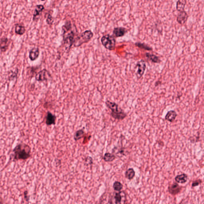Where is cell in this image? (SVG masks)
Segmentation results:
<instances>
[{
    "label": "cell",
    "instance_id": "6da1fadb",
    "mask_svg": "<svg viewBox=\"0 0 204 204\" xmlns=\"http://www.w3.org/2000/svg\"><path fill=\"white\" fill-rule=\"evenodd\" d=\"M63 41L66 50H69L73 45L77 31L76 26H73L70 21L66 22L62 26Z\"/></svg>",
    "mask_w": 204,
    "mask_h": 204
},
{
    "label": "cell",
    "instance_id": "7a4b0ae2",
    "mask_svg": "<svg viewBox=\"0 0 204 204\" xmlns=\"http://www.w3.org/2000/svg\"><path fill=\"white\" fill-rule=\"evenodd\" d=\"M13 159L14 160H26L31 157V148L24 143L18 144L14 149Z\"/></svg>",
    "mask_w": 204,
    "mask_h": 204
},
{
    "label": "cell",
    "instance_id": "3957f363",
    "mask_svg": "<svg viewBox=\"0 0 204 204\" xmlns=\"http://www.w3.org/2000/svg\"><path fill=\"white\" fill-rule=\"evenodd\" d=\"M105 104L107 107L111 110V115L115 119L123 120L127 116L124 111L119 108L118 105L115 102L108 100L105 102Z\"/></svg>",
    "mask_w": 204,
    "mask_h": 204
},
{
    "label": "cell",
    "instance_id": "277c9868",
    "mask_svg": "<svg viewBox=\"0 0 204 204\" xmlns=\"http://www.w3.org/2000/svg\"><path fill=\"white\" fill-rule=\"evenodd\" d=\"M93 36V33L91 30H87L79 35H77L75 39L73 45L75 47L80 46L83 44L87 43Z\"/></svg>",
    "mask_w": 204,
    "mask_h": 204
},
{
    "label": "cell",
    "instance_id": "5b68a950",
    "mask_svg": "<svg viewBox=\"0 0 204 204\" xmlns=\"http://www.w3.org/2000/svg\"><path fill=\"white\" fill-rule=\"evenodd\" d=\"M101 42L102 45L107 50L111 51L115 50L116 41L113 35L106 34L103 36L101 39Z\"/></svg>",
    "mask_w": 204,
    "mask_h": 204
},
{
    "label": "cell",
    "instance_id": "8992f818",
    "mask_svg": "<svg viewBox=\"0 0 204 204\" xmlns=\"http://www.w3.org/2000/svg\"><path fill=\"white\" fill-rule=\"evenodd\" d=\"M50 77H51V75L49 71L46 69H44L36 74L35 79L38 81H46Z\"/></svg>",
    "mask_w": 204,
    "mask_h": 204
},
{
    "label": "cell",
    "instance_id": "52a82bcc",
    "mask_svg": "<svg viewBox=\"0 0 204 204\" xmlns=\"http://www.w3.org/2000/svg\"><path fill=\"white\" fill-rule=\"evenodd\" d=\"M136 68H137V71L136 73V76L138 78H141L143 76L146 69V65L145 61L142 60L138 61L136 64Z\"/></svg>",
    "mask_w": 204,
    "mask_h": 204
},
{
    "label": "cell",
    "instance_id": "ba28073f",
    "mask_svg": "<svg viewBox=\"0 0 204 204\" xmlns=\"http://www.w3.org/2000/svg\"><path fill=\"white\" fill-rule=\"evenodd\" d=\"M182 187L179 186L177 183H173L169 185L168 190L169 193L172 195H176L181 192Z\"/></svg>",
    "mask_w": 204,
    "mask_h": 204
},
{
    "label": "cell",
    "instance_id": "9c48e42d",
    "mask_svg": "<svg viewBox=\"0 0 204 204\" xmlns=\"http://www.w3.org/2000/svg\"><path fill=\"white\" fill-rule=\"evenodd\" d=\"M127 30L123 27H116L113 31V36L114 37L123 36L127 32Z\"/></svg>",
    "mask_w": 204,
    "mask_h": 204
},
{
    "label": "cell",
    "instance_id": "30bf717a",
    "mask_svg": "<svg viewBox=\"0 0 204 204\" xmlns=\"http://www.w3.org/2000/svg\"><path fill=\"white\" fill-rule=\"evenodd\" d=\"M44 6L42 4H39V5L36 6L35 9L34 13L33 14V21H36L39 19L40 14H41L43 10H44Z\"/></svg>",
    "mask_w": 204,
    "mask_h": 204
},
{
    "label": "cell",
    "instance_id": "8fae6325",
    "mask_svg": "<svg viewBox=\"0 0 204 204\" xmlns=\"http://www.w3.org/2000/svg\"><path fill=\"white\" fill-rule=\"evenodd\" d=\"M188 17L189 16H188V13L185 11H181L178 14V16L177 17V21L178 23L183 25L186 22Z\"/></svg>",
    "mask_w": 204,
    "mask_h": 204
},
{
    "label": "cell",
    "instance_id": "7c38bea8",
    "mask_svg": "<svg viewBox=\"0 0 204 204\" xmlns=\"http://www.w3.org/2000/svg\"><path fill=\"white\" fill-rule=\"evenodd\" d=\"M40 50L38 48H34L29 52V58L32 61H34L39 58Z\"/></svg>",
    "mask_w": 204,
    "mask_h": 204
},
{
    "label": "cell",
    "instance_id": "4fadbf2b",
    "mask_svg": "<svg viewBox=\"0 0 204 204\" xmlns=\"http://www.w3.org/2000/svg\"><path fill=\"white\" fill-rule=\"evenodd\" d=\"M56 117L50 112H48L46 116V124L47 125H54L56 124Z\"/></svg>",
    "mask_w": 204,
    "mask_h": 204
},
{
    "label": "cell",
    "instance_id": "5bb4252c",
    "mask_svg": "<svg viewBox=\"0 0 204 204\" xmlns=\"http://www.w3.org/2000/svg\"><path fill=\"white\" fill-rule=\"evenodd\" d=\"M9 39L6 38H3L0 40V49L2 52H5L8 49Z\"/></svg>",
    "mask_w": 204,
    "mask_h": 204
},
{
    "label": "cell",
    "instance_id": "9a60e30c",
    "mask_svg": "<svg viewBox=\"0 0 204 204\" xmlns=\"http://www.w3.org/2000/svg\"><path fill=\"white\" fill-rule=\"evenodd\" d=\"M175 179L177 183L184 184L188 181V177L186 174L183 173L177 175L175 178Z\"/></svg>",
    "mask_w": 204,
    "mask_h": 204
},
{
    "label": "cell",
    "instance_id": "2e32d148",
    "mask_svg": "<svg viewBox=\"0 0 204 204\" xmlns=\"http://www.w3.org/2000/svg\"><path fill=\"white\" fill-rule=\"evenodd\" d=\"M177 116V114L175 111L171 110L167 113L165 118L168 121L172 123L175 120Z\"/></svg>",
    "mask_w": 204,
    "mask_h": 204
},
{
    "label": "cell",
    "instance_id": "e0dca14e",
    "mask_svg": "<svg viewBox=\"0 0 204 204\" xmlns=\"http://www.w3.org/2000/svg\"><path fill=\"white\" fill-rule=\"evenodd\" d=\"M25 31L26 29L24 26L19 24H16L15 32L17 34L22 35L25 33Z\"/></svg>",
    "mask_w": 204,
    "mask_h": 204
},
{
    "label": "cell",
    "instance_id": "ac0fdd59",
    "mask_svg": "<svg viewBox=\"0 0 204 204\" xmlns=\"http://www.w3.org/2000/svg\"><path fill=\"white\" fill-rule=\"evenodd\" d=\"M135 172L133 168L128 169L125 173V178L129 180H132L135 177Z\"/></svg>",
    "mask_w": 204,
    "mask_h": 204
},
{
    "label": "cell",
    "instance_id": "d6986e66",
    "mask_svg": "<svg viewBox=\"0 0 204 204\" xmlns=\"http://www.w3.org/2000/svg\"><path fill=\"white\" fill-rule=\"evenodd\" d=\"M187 1L185 0H179L176 3V9L179 12L184 11V9Z\"/></svg>",
    "mask_w": 204,
    "mask_h": 204
},
{
    "label": "cell",
    "instance_id": "ffe728a7",
    "mask_svg": "<svg viewBox=\"0 0 204 204\" xmlns=\"http://www.w3.org/2000/svg\"><path fill=\"white\" fill-rule=\"evenodd\" d=\"M146 56L147 58H148L152 62L154 63H160L161 61L159 57L155 55L152 54L147 53L146 54Z\"/></svg>",
    "mask_w": 204,
    "mask_h": 204
},
{
    "label": "cell",
    "instance_id": "44dd1931",
    "mask_svg": "<svg viewBox=\"0 0 204 204\" xmlns=\"http://www.w3.org/2000/svg\"><path fill=\"white\" fill-rule=\"evenodd\" d=\"M116 158V156L114 154L110 153H105L103 157V160L106 162H112Z\"/></svg>",
    "mask_w": 204,
    "mask_h": 204
},
{
    "label": "cell",
    "instance_id": "7402d4cb",
    "mask_svg": "<svg viewBox=\"0 0 204 204\" xmlns=\"http://www.w3.org/2000/svg\"><path fill=\"white\" fill-rule=\"evenodd\" d=\"M84 131L82 129L78 130L76 131L74 135V139L75 141H77L81 139L84 135Z\"/></svg>",
    "mask_w": 204,
    "mask_h": 204
},
{
    "label": "cell",
    "instance_id": "603a6c76",
    "mask_svg": "<svg viewBox=\"0 0 204 204\" xmlns=\"http://www.w3.org/2000/svg\"><path fill=\"white\" fill-rule=\"evenodd\" d=\"M123 185L118 181H115L113 185V188L114 190L116 191L120 192L123 189Z\"/></svg>",
    "mask_w": 204,
    "mask_h": 204
},
{
    "label": "cell",
    "instance_id": "cb8c5ba5",
    "mask_svg": "<svg viewBox=\"0 0 204 204\" xmlns=\"http://www.w3.org/2000/svg\"><path fill=\"white\" fill-rule=\"evenodd\" d=\"M136 45L139 48L144 49L145 50H148V51H151V50H152V49L151 47L149 46L148 45L145 44L144 43L137 42V43H136Z\"/></svg>",
    "mask_w": 204,
    "mask_h": 204
},
{
    "label": "cell",
    "instance_id": "d4e9b609",
    "mask_svg": "<svg viewBox=\"0 0 204 204\" xmlns=\"http://www.w3.org/2000/svg\"><path fill=\"white\" fill-rule=\"evenodd\" d=\"M115 204H121L122 196L121 192L115 194Z\"/></svg>",
    "mask_w": 204,
    "mask_h": 204
},
{
    "label": "cell",
    "instance_id": "484cf974",
    "mask_svg": "<svg viewBox=\"0 0 204 204\" xmlns=\"http://www.w3.org/2000/svg\"><path fill=\"white\" fill-rule=\"evenodd\" d=\"M47 23L49 25H51L53 22V17L51 16V14H49L46 19Z\"/></svg>",
    "mask_w": 204,
    "mask_h": 204
},
{
    "label": "cell",
    "instance_id": "4316f807",
    "mask_svg": "<svg viewBox=\"0 0 204 204\" xmlns=\"http://www.w3.org/2000/svg\"><path fill=\"white\" fill-rule=\"evenodd\" d=\"M201 183L202 180H200V179L196 180L193 182L192 184V188H194V187L198 186L200 184V183Z\"/></svg>",
    "mask_w": 204,
    "mask_h": 204
},
{
    "label": "cell",
    "instance_id": "83f0119b",
    "mask_svg": "<svg viewBox=\"0 0 204 204\" xmlns=\"http://www.w3.org/2000/svg\"><path fill=\"white\" fill-rule=\"evenodd\" d=\"M24 199H25L26 201V202H29V196L28 195V192L27 190H25V191L24 193Z\"/></svg>",
    "mask_w": 204,
    "mask_h": 204
},
{
    "label": "cell",
    "instance_id": "f1b7e54d",
    "mask_svg": "<svg viewBox=\"0 0 204 204\" xmlns=\"http://www.w3.org/2000/svg\"><path fill=\"white\" fill-rule=\"evenodd\" d=\"M86 162H87L88 164H91V163H93L92 159L91 158L87 157V158L86 159Z\"/></svg>",
    "mask_w": 204,
    "mask_h": 204
},
{
    "label": "cell",
    "instance_id": "f546056e",
    "mask_svg": "<svg viewBox=\"0 0 204 204\" xmlns=\"http://www.w3.org/2000/svg\"><path fill=\"white\" fill-rule=\"evenodd\" d=\"M125 204V203H124V204Z\"/></svg>",
    "mask_w": 204,
    "mask_h": 204
}]
</instances>
